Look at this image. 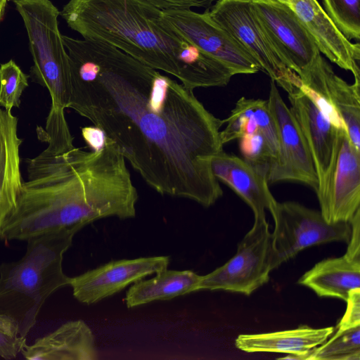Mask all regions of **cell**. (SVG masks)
I'll return each instance as SVG.
<instances>
[{"mask_svg": "<svg viewBox=\"0 0 360 360\" xmlns=\"http://www.w3.org/2000/svg\"><path fill=\"white\" fill-rule=\"evenodd\" d=\"M298 283L311 288L319 297L346 301L352 290L360 288V261L345 255L323 259L303 274Z\"/></svg>", "mask_w": 360, "mask_h": 360, "instance_id": "21", "label": "cell"}, {"mask_svg": "<svg viewBox=\"0 0 360 360\" xmlns=\"http://www.w3.org/2000/svg\"><path fill=\"white\" fill-rule=\"evenodd\" d=\"M8 0H0V22L4 16Z\"/></svg>", "mask_w": 360, "mask_h": 360, "instance_id": "32", "label": "cell"}, {"mask_svg": "<svg viewBox=\"0 0 360 360\" xmlns=\"http://www.w3.org/2000/svg\"><path fill=\"white\" fill-rule=\"evenodd\" d=\"M346 302L347 310L338 325V329L360 325V288L352 290Z\"/></svg>", "mask_w": 360, "mask_h": 360, "instance_id": "28", "label": "cell"}, {"mask_svg": "<svg viewBox=\"0 0 360 360\" xmlns=\"http://www.w3.org/2000/svg\"><path fill=\"white\" fill-rule=\"evenodd\" d=\"M269 211L275 224L271 233L274 269L311 246L349 242V222L328 223L320 212L292 201L276 200Z\"/></svg>", "mask_w": 360, "mask_h": 360, "instance_id": "6", "label": "cell"}, {"mask_svg": "<svg viewBox=\"0 0 360 360\" xmlns=\"http://www.w3.org/2000/svg\"><path fill=\"white\" fill-rule=\"evenodd\" d=\"M29 77L13 60L0 65V105L7 112L20 106L22 92L29 85Z\"/></svg>", "mask_w": 360, "mask_h": 360, "instance_id": "26", "label": "cell"}, {"mask_svg": "<svg viewBox=\"0 0 360 360\" xmlns=\"http://www.w3.org/2000/svg\"><path fill=\"white\" fill-rule=\"evenodd\" d=\"M161 10L192 9L210 6L214 0H142Z\"/></svg>", "mask_w": 360, "mask_h": 360, "instance_id": "29", "label": "cell"}, {"mask_svg": "<svg viewBox=\"0 0 360 360\" xmlns=\"http://www.w3.org/2000/svg\"><path fill=\"white\" fill-rule=\"evenodd\" d=\"M214 20L228 31L288 94L302 85L298 75L281 60L259 24L250 1L218 0L209 8Z\"/></svg>", "mask_w": 360, "mask_h": 360, "instance_id": "8", "label": "cell"}, {"mask_svg": "<svg viewBox=\"0 0 360 360\" xmlns=\"http://www.w3.org/2000/svg\"><path fill=\"white\" fill-rule=\"evenodd\" d=\"M27 163L28 179L0 240L27 241L109 217L136 216L137 190L124 156L108 137L91 151L75 147L73 140L50 144Z\"/></svg>", "mask_w": 360, "mask_h": 360, "instance_id": "2", "label": "cell"}, {"mask_svg": "<svg viewBox=\"0 0 360 360\" xmlns=\"http://www.w3.org/2000/svg\"><path fill=\"white\" fill-rule=\"evenodd\" d=\"M18 118L0 108V237L2 229L17 206L22 186L20 169Z\"/></svg>", "mask_w": 360, "mask_h": 360, "instance_id": "20", "label": "cell"}, {"mask_svg": "<svg viewBox=\"0 0 360 360\" xmlns=\"http://www.w3.org/2000/svg\"><path fill=\"white\" fill-rule=\"evenodd\" d=\"M333 327L313 328L308 326L288 330L261 334L240 335L236 347L246 352H280L279 359H308L311 350L325 342L333 333Z\"/></svg>", "mask_w": 360, "mask_h": 360, "instance_id": "19", "label": "cell"}, {"mask_svg": "<svg viewBox=\"0 0 360 360\" xmlns=\"http://www.w3.org/2000/svg\"><path fill=\"white\" fill-rule=\"evenodd\" d=\"M29 360H94V337L82 320L70 321L54 331L25 345L21 351Z\"/></svg>", "mask_w": 360, "mask_h": 360, "instance_id": "18", "label": "cell"}, {"mask_svg": "<svg viewBox=\"0 0 360 360\" xmlns=\"http://www.w3.org/2000/svg\"><path fill=\"white\" fill-rule=\"evenodd\" d=\"M212 169L214 176L230 187L252 209L255 218L266 217L276 201L271 194L266 174L243 158L222 150L214 157Z\"/></svg>", "mask_w": 360, "mask_h": 360, "instance_id": "17", "label": "cell"}, {"mask_svg": "<svg viewBox=\"0 0 360 360\" xmlns=\"http://www.w3.org/2000/svg\"><path fill=\"white\" fill-rule=\"evenodd\" d=\"M264 33L285 65L297 75L320 53L295 12L277 0H250Z\"/></svg>", "mask_w": 360, "mask_h": 360, "instance_id": "12", "label": "cell"}, {"mask_svg": "<svg viewBox=\"0 0 360 360\" xmlns=\"http://www.w3.org/2000/svg\"><path fill=\"white\" fill-rule=\"evenodd\" d=\"M202 276L190 270L165 269L149 280H140L128 290L125 302L128 308L155 300H167L198 291Z\"/></svg>", "mask_w": 360, "mask_h": 360, "instance_id": "22", "label": "cell"}, {"mask_svg": "<svg viewBox=\"0 0 360 360\" xmlns=\"http://www.w3.org/2000/svg\"><path fill=\"white\" fill-rule=\"evenodd\" d=\"M288 5L314 38L320 53L360 81V46L348 40L316 0H288Z\"/></svg>", "mask_w": 360, "mask_h": 360, "instance_id": "16", "label": "cell"}, {"mask_svg": "<svg viewBox=\"0 0 360 360\" xmlns=\"http://www.w3.org/2000/svg\"><path fill=\"white\" fill-rule=\"evenodd\" d=\"M288 99L311 155L318 178L317 193L325 187L334 166L339 129L346 127L330 106L303 84L288 94Z\"/></svg>", "mask_w": 360, "mask_h": 360, "instance_id": "9", "label": "cell"}, {"mask_svg": "<svg viewBox=\"0 0 360 360\" xmlns=\"http://www.w3.org/2000/svg\"><path fill=\"white\" fill-rule=\"evenodd\" d=\"M27 31L33 59L32 82L46 88L51 110H64L71 91L69 56L60 33V11L50 0H13Z\"/></svg>", "mask_w": 360, "mask_h": 360, "instance_id": "5", "label": "cell"}, {"mask_svg": "<svg viewBox=\"0 0 360 360\" xmlns=\"http://www.w3.org/2000/svg\"><path fill=\"white\" fill-rule=\"evenodd\" d=\"M169 257L158 256L112 261L70 278L69 285L79 302L91 304L143 278L167 269Z\"/></svg>", "mask_w": 360, "mask_h": 360, "instance_id": "14", "label": "cell"}, {"mask_svg": "<svg viewBox=\"0 0 360 360\" xmlns=\"http://www.w3.org/2000/svg\"><path fill=\"white\" fill-rule=\"evenodd\" d=\"M351 235L345 256L356 261H360V210H357L349 221Z\"/></svg>", "mask_w": 360, "mask_h": 360, "instance_id": "30", "label": "cell"}, {"mask_svg": "<svg viewBox=\"0 0 360 360\" xmlns=\"http://www.w3.org/2000/svg\"><path fill=\"white\" fill-rule=\"evenodd\" d=\"M224 122L226 127L220 132L224 145L257 131L277 134L267 100L240 98Z\"/></svg>", "mask_w": 360, "mask_h": 360, "instance_id": "23", "label": "cell"}, {"mask_svg": "<svg viewBox=\"0 0 360 360\" xmlns=\"http://www.w3.org/2000/svg\"><path fill=\"white\" fill-rule=\"evenodd\" d=\"M240 1H250V0H240ZM283 4H288V0H277Z\"/></svg>", "mask_w": 360, "mask_h": 360, "instance_id": "33", "label": "cell"}, {"mask_svg": "<svg viewBox=\"0 0 360 360\" xmlns=\"http://www.w3.org/2000/svg\"><path fill=\"white\" fill-rule=\"evenodd\" d=\"M316 195L320 212L330 224L349 222L360 210V150L345 128L339 129L337 155L328 181Z\"/></svg>", "mask_w": 360, "mask_h": 360, "instance_id": "13", "label": "cell"}, {"mask_svg": "<svg viewBox=\"0 0 360 360\" xmlns=\"http://www.w3.org/2000/svg\"><path fill=\"white\" fill-rule=\"evenodd\" d=\"M60 15L83 39L105 43L176 77L186 87L224 86L234 75L180 36L142 0H69Z\"/></svg>", "mask_w": 360, "mask_h": 360, "instance_id": "3", "label": "cell"}, {"mask_svg": "<svg viewBox=\"0 0 360 360\" xmlns=\"http://www.w3.org/2000/svg\"><path fill=\"white\" fill-rule=\"evenodd\" d=\"M82 135L92 150L101 149L105 143L106 136L103 131L95 126L82 128Z\"/></svg>", "mask_w": 360, "mask_h": 360, "instance_id": "31", "label": "cell"}, {"mask_svg": "<svg viewBox=\"0 0 360 360\" xmlns=\"http://www.w3.org/2000/svg\"><path fill=\"white\" fill-rule=\"evenodd\" d=\"M26 344V338L20 337L9 322L0 317V357L15 359Z\"/></svg>", "mask_w": 360, "mask_h": 360, "instance_id": "27", "label": "cell"}, {"mask_svg": "<svg viewBox=\"0 0 360 360\" xmlns=\"http://www.w3.org/2000/svg\"><path fill=\"white\" fill-rule=\"evenodd\" d=\"M164 20L185 40L220 61L235 75L254 74L259 64L228 31L211 17L192 9L162 10Z\"/></svg>", "mask_w": 360, "mask_h": 360, "instance_id": "10", "label": "cell"}, {"mask_svg": "<svg viewBox=\"0 0 360 360\" xmlns=\"http://www.w3.org/2000/svg\"><path fill=\"white\" fill-rule=\"evenodd\" d=\"M323 10L349 41L360 38L359 0H321Z\"/></svg>", "mask_w": 360, "mask_h": 360, "instance_id": "25", "label": "cell"}, {"mask_svg": "<svg viewBox=\"0 0 360 360\" xmlns=\"http://www.w3.org/2000/svg\"><path fill=\"white\" fill-rule=\"evenodd\" d=\"M80 229L70 227L32 238L20 259L0 265V317L20 337L26 338L34 326L47 298L69 285L63 255Z\"/></svg>", "mask_w": 360, "mask_h": 360, "instance_id": "4", "label": "cell"}, {"mask_svg": "<svg viewBox=\"0 0 360 360\" xmlns=\"http://www.w3.org/2000/svg\"><path fill=\"white\" fill-rule=\"evenodd\" d=\"M302 84L322 98L345 124L353 146L360 150V81L348 84L319 53L298 75Z\"/></svg>", "mask_w": 360, "mask_h": 360, "instance_id": "15", "label": "cell"}, {"mask_svg": "<svg viewBox=\"0 0 360 360\" xmlns=\"http://www.w3.org/2000/svg\"><path fill=\"white\" fill-rule=\"evenodd\" d=\"M71 77L68 108L112 140L161 195L203 207L223 195L212 169L224 124L193 90L105 43L63 35Z\"/></svg>", "mask_w": 360, "mask_h": 360, "instance_id": "1", "label": "cell"}, {"mask_svg": "<svg viewBox=\"0 0 360 360\" xmlns=\"http://www.w3.org/2000/svg\"><path fill=\"white\" fill-rule=\"evenodd\" d=\"M271 233L266 217L255 218L252 229L238 245L235 255L202 276L200 290H224L249 295L266 283L274 270Z\"/></svg>", "mask_w": 360, "mask_h": 360, "instance_id": "7", "label": "cell"}, {"mask_svg": "<svg viewBox=\"0 0 360 360\" xmlns=\"http://www.w3.org/2000/svg\"><path fill=\"white\" fill-rule=\"evenodd\" d=\"M309 360H359L360 325L338 329L332 338L311 349Z\"/></svg>", "mask_w": 360, "mask_h": 360, "instance_id": "24", "label": "cell"}, {"mask_svg": "<svg viewBox=\"0 0 360 360\" xmlns=\"http://www.w3.org/2000/svg\"><path fill=\"white\" fill-rule=\"evenodd\" d=\"M268 104L278 134L276 159L267 174L269 184L283 181L305 184L316 190L318 178L309 147L290 108L271 80Z\"/></svg>", "mask_w": 360, "mask_h": 360, "instance_id": "11", "label": "cell"}]
</instances>
